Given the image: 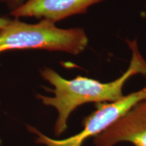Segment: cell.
I'll list each match as a JSON object with an SVG mask.
<instances>
[{"label": "cell", "mask_w": 146, "mask_h": 146, "mask_svg": "<svg viewBox=\"0 0 146 146\" xmlns=\"http://www.w3.org/2000/svg\"><path fill=\"white\" fill-rule=\"evenodd\" d=\"M127 43L131 52L129 67L120 77L108 83L82 76L66 79L48 67L40 70L42 78L54 87L52 89H47L54 96L37 94L36 98L43 104L54 108L57 111L54 129L55 135H61L66 131L70 114L80 106L93 102L98 104L116 101L124 96L123 87L129 78L137 74L146 76V60L139 52L137 42L136 40H127Z\"/></svg>", "instance_id": "1"}, {"label": "cell", "mask_w": 146, "mask_h": 146, "mask_svg": "<svg viewBox=\"0 0 146 146\" xmlns=\"http://www.w3.org/2000/svg\"><path fill=\"white\" fill-rule=\"evenodd\" d=\"M88 43L83 29H61L45 19L29 24L15 18L0 30V54L15 50H42L78 55Z\"/></svg>", "instance_id": "2"}, {"label": "cell", "mask_w": 146, "mask_h": 146, "mask_svg": "<svg viewBox=\"0 0 146 146\" xmlns=\"http://www.w3.org/2000/svg\"><path fill=\"white\" fill-rule=\"evenodd\" d=\"M145 100L146 85L116 101L96 104V110L84 118L83 130L64 139L57 140L49 137L32 126L27 125V129L35 135L36 143L45 146H83L86 140L95 138L104 132L132 108Z\"/></svg>", "instance_id": "3"}, {"label": "cell", "mask_w": 146, "mask_h": 146, "mask_svg": "<svg viewBox=\"0 0 146 146\" xmlns=\"http://www.w3.org/2000/svg\"><path fill=\"white\" fill-rule=\"evenodd\" d=\"M121 142L146 146V100L132 108L94 141L95 146H115Z\"/></svg>", "instance_id": "4"}, {"label": "cell", "mask_w": 146, "mask_h": 146, "mask_svg": "<svg viewBox=\"0 0 146 146\" xmlns=\"http://www.w3.org/2000/svg\"><path fill=\"white\" fill-rule=\"evenodd\" d=\"M106 0H26L10 12L16 18L34 17L56 23L77 14L86 13L89 7Z\"/></svg>", "instance_id": "5"}, {"label": "cell", "mask_w": 146, "mask_h": 146, "mask_svg": "<svg viewBox=\"0 0 146 146\" xmlns=\"http://www.w3.org/2000/svg\"><path fill=\"white\" fill-rule=\"evenodd\" d=\"M25 1L26 0H7L9 8H10L11 11H13L16 8H19L25 2Z\"/></svg>", "instance_id": "6"}, {"label": "cell", "mask_w": 146, "mask_h": 146, "mask_svg": "<svg viewBox=\"0 0 146 146\" xmlns=\"http://www.w3.org/2000/svg\"><path fill=\"white\" fill-rule=\"evenodd\" d=\"M10 20L11 19H9V18L6 17H1V16H0V30L4 28L10 23Z\"/></svg>", "instance_id": "7"}, {"label": "cell", "mask_w": 146, "mask_h": 146, "mask_svg": "<svg viewBox=\"0 0 146 146\" xmlns=\"http://www.w3.org/2000/svg\"><path fill=\"white\" fill-rule=\"evenodd\" d=\"M141 16H143L144 18H146V2L145 4V10H144L143 12H141Z\"/></svg>", "instance_id": "8"}, {"label": "cell", "mask_w": 146, "mask_h": 146, "mask_svg": "<svg viewBox=\"0 0 146 146\" xmlns=\"http://www.w3.org/2000/svg\"><path fill=\"white\" fill-rule=\"evenodd\" d=\"M0 106H1V102H0Z\"/></svg>", "instance_id": "9"}]
</instances>
